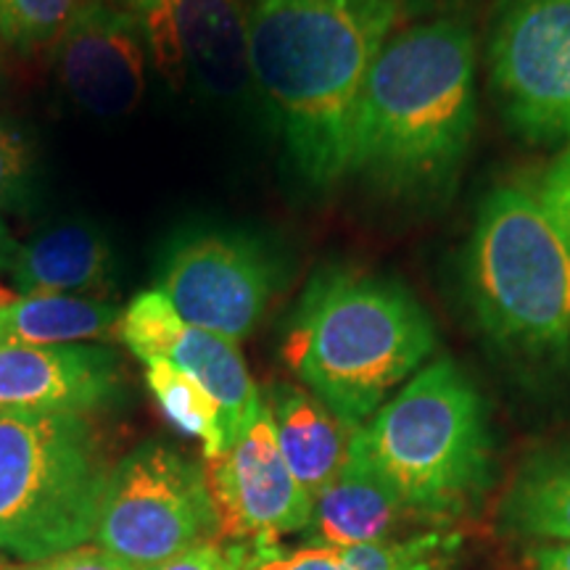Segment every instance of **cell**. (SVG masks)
<instances>
[{
    "label": "cell",
    "mask_w": 570,
    "mask_h": 570,
    "mask_svg": "<svg viewBox=\"0 0 570 570\" xmlns=\"http://www.w3.org/2000/svg\"><path fill=\"white\" fill-rule=\"evenodd\" d=\"M404 0H254L248 69L306 185L348 177L362 90Z\"/></svg>",
    "instance_id": "1"
},
{
    "label": "cell",
    "mask_w": 570,
    "mask_h": 570,
    "mask_svg": "<svg viewBox=\"0 0 570 570\" xmlns=\"http://www.w3.org/2000/svg\"><path fill=\"white\" fill-rule=\"evenodd\" d=\"M479 42L462 17H431L391 35L352 135L348 175L391 196L444 194L479 125Z\"/></svg>",
    "instance_id": "2"
},
{
    "label": "cell",
    "mask_w": 570,
    "mask_h": 570,
    "mask_svg": "<svg viewBox=\"0 0 570 570\" xmlns=\"http://www.w3.org/2000/svg\"><path fill=\"white\" fill-rule=\"evenodd\" d=\"M436 352V327L410 288L327 269L304 291L283 341L294 375L346 425L362 428Z\"/></svg>",
    "instance_id": "3"
},
{
    "label": "cell",
    "mask_w": 570,
    "mask_h": 570,
    "mask_svg": "<svg viewBox=\"0 0 570 570\" xmlns=\"http://www.w3.org/2000/svg\"><path fill=\"white\" fill-rule=\"evenodd\" d=\"M354 441L412 518H458L491 483L494 439L487 402L452 360L412 375L356 428Z\"/></svg>",
    "instance_id": "4"
},
{
    "label": "cell",
    "mask_w": 570,
    "mask_h": 570,
    "mask_svg": "<svg viewBox=\"0 0 570 570\" xmlns=\"http://www.w3.org/2000/svg\"><path fill=\"white\" fill-rule=\"evenodd\" d=\"M465 298L502 352L570 356V246L531 185H499L481 202L465 248Z\"/></svg>",
    "instance_id": "5"
},
{
    "label": "cell",
    "mask_w": 570,
    "mask_h": 570,
    "mask_svg": "<svg viewBox=\"0 0 570 570\" xmlns=\"http://www.w3.org/2000/svg\"><path fill=\"white\" fill-rule=\"evenodd\" d=\"M106 473L85 415L0 412V552L38 562L88 544Z\"/></svg>",
    "instance_id": "6"
},
{
    "label": "cell",
    "mask_w": 570,
    "mask_h": 570,
    "mask_svg": "<svg viewBox=\"0 0 570 570\" xmlns=\"http://www.w3.org/2000/svg\"><path fill=\"white\" fill-rule=\"evenodd\" d=\"M219 539L204 465L146 441L106 473L92 544L132 570H148Z\"/></svg>",
    "instance_id": "7"
},
{
    "label": "cell",
    "mask_w": 570,
    "mask_h": 570,
    "mask_svg": "<svg viewBox=\"0 0 570 570\" xmlns=\"http://www.w3.org/2000/svg\"><path fill=\"white\" fill-rule=\"evenodd\" d=\"M487 59L497 101L520 138H568L570 0H499Z\"/></svg>",
    "instance_id": "8"
},
{
    "label": "cell",
    "mask_w": 570,
    "mask_h": 570,
    "mask_svg": "<svg viewBox=\"0 0 570 570\" xmlns=\"http://www.w3.org/2000/svg\"><path fill=\"white\" fill-rule=\"evenodd\" d=\"M275 262L240 233L185 235L169 248L156 291L183 323L238 344L252 336L275 294Z\"/></svg>",
    "instance_id": "9"
},
{
    "label": "cell",
    "mask_w": 570,
    "mask_h": 570,
    "mask_svg": "<svg viewBox=\"0 0 570 570\" xmlns=\"http://www.w3.org/2000/svg\"><path fill=\"white\" fill-rule=\"evenodd\" d=\"M130 13L151 63L177 90L233 101L252 85L240 0H111Z\"/></svg>",
    "instance_id": "10"
},
{
    "label": "cell",
    "mask_w": 570,
    "mask_h": 570,
    "mask_svg": "<svg viewBox=\"0 0 570 570\" xmlns=\"http://www.w3.org/2000/svg\"><path fill=\"white\" fill-rule=\"evenodd\" d=\"M204 473L219 539L277 544L309 525L312 497L291 473L267 407L233 446L204 462Z\"/></svg>",
    "instance_id": "11"
},
{
    "label": "cell",
    "mask_w": 570,
    "mask_h": 570,
    "mask_svg": "<svg viewBox=\"0 0 570 570\" xmlns=\"http://www.w3.org/2000/svg\"><path fill=\"white\" fill-rule=\"evenodd\" d=\"M51 56L63 92L90 117L122 119L140 106L151 56L135 19L111 0L85 6Z\"/></svg>",
    "instance_id": "12"
},
{
    "label": "cell",
    "mask_w": 570,
    "mask_h": 570,
    "mask_svg": "<svg viewBox=\"0 0 570 570\" xmlns=\"http://www.w3.org/2000/svg\"><path fill=\"white\" fill-rule=\"evenodd\" d=\"M119 391V360L88 344L0 346V412L88 415Z\"/></svg>",
    "instance_id": "13"
},
{
    "label": "cell",
    "mask_w": 570,
    "mask_h": 570,
    "mask_svg": "<svg viewBox=\"0 0 570 570\" xmlns=\"http://www.w3.org/2000/svg\"><path fill=\"white\" fill-rule=\"evenodd\" d=\"M412 518L394 487L373 468L352 439L344 468L312 499V518L306 525L309 547L344 550L396 539L402 523Z\"/></svg>",
    "instance_id": "14"
},
{
    "label": "cell",
    "mask_w": 570,
    "mask_h": 570,
    "mask_svg": "<svg viewBox=\"0 0 570 570\" xmlns=\"http://www.w3.org/2000/svg\"><path fill=\"white\" fill-rule=\"evenodd\" d=\"M6 275L19 296H92L114 288L117 259L109 238L90 223L56 225L17 246Z\"/></svg>",
    "instance_id": "15"
},
{
    "label": "cell",
    "mask_w": 570,
    "mask_h": 570,
    "mask_svg": "<svg viewBox=\"0 0 570 570\" xmlns=\"http://www.w3.org/2000/svg\"><path fill=\"white\" fill-rule=\"evenodd\" d=\"M262 399L291 473L315 499L344 468L356 428L327 410L312 391L291 383H275Z\"/></svg>",
    "instance_id": "16"
},
{
    "label": "cell",
    "mask_w": 570,
    "mask_h": 570,
    "mask_svg": "<svg viewBox=\"0 0 570 570\" xmlns=\"http://www.w3.org/2000/svg\"><path fill=\"white\" fill-rule=\"evenodd\" d=\"M159 360H167L194 375L202 386L209 391L214 402L223 412L225 449L233 446L252 423L259 417L262 402L252 373H248L244 354L235 341L217 336V333L202 331L188 323H177L164 344Z\"/></svg>",
    "instance_id": "17"
},
{
    "label": "cell",
    "mask_w": 570,
    "mask_h": 570,
    "mask_svg": "<svg viewBox=\"0 0 570 570\" xmlns=\"http://www.w3.org/2000/svg\"><path fill=\"white\" fill-rule=\"evenodd\" d=\"M122 309L92 296H11L0 302V346H61L109 336Z\"/></svg>",
    "instance_id": "18"
},
{
    "label": "cell",
    "mask_w": 570,
    "mask_h": 570,
    "mask_svg": "<svg viewBox=\"0 0 570 570\" xmlns=\"http://www.w3.org/2000/svg\"><path fill=\"white\" fill-rule=\"evenodd\" d=\"M499 520L520 539L570 541V446L537 454L518 470Z\"/></svg>",
    "instance_id": "19"
},
{
    "label": "cell",
    "mask_w": 570,
    "mask_h": 570,
    "mask_svg": "<svg viewBox=\"0 0 570 570\" xmlns=\"http://www.w3.org/2000/svg\"><path fill=\"white\" fill-rule=\"evenodd\" d=\"M146 383L169 423L204 444V460L225 452L223 412L209 391L173 362H146Z\"/></svg>",
    "instance_id": "20"
},
{
    "label": "cell",
    "mask_w": 570,
    "mask_h": 570,
    "mask_svg": "<svg viewBox=\"0 0 570 570\" xmlns=\"http://www.w3.org/2000/svg\"><path fill=\"white\" fill-rule=\"evenodd\" d=\"M462 539L458 533L428 531L375 544L336 550L348 570H454Z\"/></svg>",
    "instance_id": "21"
},
{
    "label": "cell",
    "mask_w": 570,
    "mask_h": 570,
    "mask_svg": "<svg viewBox=\"0 0 570 570\" xmlns=\"http://www.w3.org/2000/svg\"><path fill=\"white\" fill-rule=\"evenodd\" d=\"M92 0H0V40L19 53L51 48Z\"/></svg>",
    "instance_id": "22"
},
{
    "label": "cell",
    "mask_w": 570,
    "mask_h": 570,
    "mask_svg": "<svg viewBox=\"0 0 570 570\" xmlns=\"http://www.w3.org/2000/svg\"><path fill=\"white\" fill-rule=\"evenodd\" d=\"M531 190L570 246V132L566 148L554 156L539 183L531 185Z\"/></svg>",
    "instance_id": "23"
},
{
    "label": "cell",
    "mask_w": 570,
    "mask_h": 570,
    "mask_svg": "<svg viewBox=\"0 0 570 570\" xmlns=\"http://www.w3.org/2000/svg\"><path fill=\"white\" fill-rule=\"evenodd\" d=\"M244 570H348L338 560L336 550L325 547H304L285 552L277 544H252Z\"/></svg>",
    "instance_id": "24"
},
{
    "label": "cell",
    "mask_w": 570,
    "mask_h": 570,
    "mask_svg": "<svg viewBox=\"0 0 570 570\" xmlns=\"http://www.w3.org/2000/svg\"><path fill=\"white\" fill-rule=\"evenodd\" d=\"M248 552H252L248 541L212 539L148 570H244Z\"/></svg>",
    "instance_id": "25"
},
{
    "label": "cell",
    "mask_w": 570,
    "mask_h": 570,
    "mask_svg": "<svg viewBox=\"0 0 570 570\" xmlns=\"http://www.w3.org/2000/svg\"><path fill=\"white\" fill-rule=\"evenodd\" d=\"M30 151L19 132L0 122V206L19 198L30 180Z\"/></svg>",
    "instance_id": "26"
},
{
    "label": "cell",
    "mask_w": 570,
    "mask_h": 570,
    "mask_svg": "<svg viewBox=\"0 0 570 570\" xmlns=\"http://www.w3.org/2000/svg\"><path fill=\"white\" fill-rule=\"evenodd\" d=\"M0 570H132L127 568L122 560L114 554L98 550V547H77V550L53 554V558L38 560V562H21L13 568Z\"/></svg>",
    "instance_id": "27"
},
{
    "label": "cell",
    "mask_w": 570,
    "mask_h": 570,
    "mask_svg": "<svg viewBox=\"0 0 570 570\" xmlns=\"http://www.w3.org/2000/svg\"><path fill=\"white\" fill-rule=\"evenodd\" d=\"M531 570H570V541H541L531 552Z\"/></svg>",
    "instance_id": "28"
},
{
    "label": "cell",
    "mask_w": 570,
    "mask_h": 570,
    "mask_svg": "<svg viewBox=\"0 0 570 570\" xmlns=\"http://www.w3.org/2000/svg\"><path fill=\"white\" fill-rule=\"evenodd\" d=\"M465 0H404V11L407 13H425V11H444L462 6Z\"/></svg>",
    "instance_id": "29"
},
{
    "label": "cell",
    "mask_w": 570,
    "mask_h": 570,
    "mask_svg": "<svg viewBox=\"0 0 570 570\" xmlns=\"http://www.w3.org/2000/svg\"><path fill=\"white\" fill-rule=\"evenodd\" d=\"M17 246L19 244L11 238L9 227H6L3 219H0V273H6V267H9L13 252H17Z\"/></svg>",
    "instance_id": "30"
},
{
    "label": "cell",
    "mask_w": 570,
    "mask_h": 570,
    "mask_svg": "<svg viewBox=\"0 0 570 570\" xmlns=\"http://www.w3.org/2000/svg\"><path fill=\"white\" fill-rule=\"evenodd\" d=\"M0 568H3V560H0Z\"/></svg>",
    "instance_id": "31"
}]
</instances>
